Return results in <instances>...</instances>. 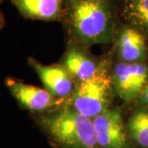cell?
Instances as JSON below:
<instances>
[{
  "label": "cell",
  "mask_w": 148,
  "mask_h": 148,
  "mask_svg": "<svg viewBox=\"0 0 148 148\" xmlns=\"http://www.w3.org/2000/svg\"><path fill=\"white\" fill-rule=\"evenodd\" d=\"M119 8L117 0H67L63 22L78 42L108 43L116 31Z\"/></svg>",
  "instance_id": "6da1fadb"
},
{
  "label": "cell",
  "mask_w": 148,
  "mask_h": 148,
  "mask_svg": "<svg viewBox=\"0 0 148 148\" xmlns=\"http://www.w3.org/2000/svg\"><path fill=\"white\" fill-rule=\"evenodd\" d=\"M38 123L63 148H97L92 119L72 106L51 114L37 115Z\"/></svg>",
  "instance_id": "7a4b0ae2"
},
{
  "label": "cell",
  "mask_w": 148,
  "mask_h": 148,
  "mask_svg": "<svg viewBox=\"0 0 148 148\" xmlns=\"http://www.w3.org/2000/svg\"><path fill=\"white\" fill-rule=\"evenodd\" d=\"M114 90L112 77L100 66L96 73L79 82L71 95L72 107L91 119L110 109Z\"/></svg>",
  "instance_id": "3957f363"
},
{
  "label": "cell",
  "mask_w": 148,
  "mask_h": 148,
  "mask_svg": "<svg viewBox=\"0 0 148 148\" xmlns=\"http://www.w3.org/2000/svg\"><path fill=\"white\" fill-rule=\"evenodd\" d=\"M112 81L114 90L124 101H132L140 95L147 83L148 68L143 63L120 62L114 67Z\"/></svg>",
  "instance_id": "277c9868"
},
{
  "label": "cell",
  "mask_w": 148,
  "mask_h": 148,
  "mask_svg": "<svg viewBox=\"0 0 148 148\" xmlns=\"http://www.w3.org/2000/svg\"><path fill=\"white\" fill-rule=\"evenodd\" d=\"M5 85L18 105L32 113H43L63 101L46 89L27 84L15 77H7Z\"/></svg>",
  "instance_id": "5b68a950"
},
{
  "label": "cell",
  "mask_w": 148,
  "mask_h": 148,
  "mask_svg": "<svg viewBox=\"0 0 148 148\" xmlns=\"http://www.w3.org/2000/svg\"><path fill=\"white\" fill-rule=\"evenodd\" d=\"M99 148H127V138L121 111L108 109L92 119Z\"/></svg>",
  "instance_id": "8992f818"
},
{
  "label": "cell",
  "mask_w": 148,
  "mask_h": 148,
  "mask_svg": "<svg viewBox=\"0 0 148 148\" xmlns=\"http://www.w3.org/2000/svg\"><path fill=\"white\" fill-rule=\"evenodd\" d=\"M27 62L39 76L45 89L57 99L64 100L73 93V77L64 66L45 65L34 58H28Z\"/></svg>",
  "instance_id": "52a82bcc"
},
{
  "label": "cell",
  "mask_w": 148,
  "mask_h": 148,
  "mask_svg": "<svg viewBox=\"0 0 148 148\" xmlns=\"http://www.w3.org/2000/svg\"><path fill=\"white\" fill-rule=\"evenodd\" d=\"M26 19L64 21L67 0H10Z\"/></svg>",
  "instance_id": "ba28073f"
},
{
  "label": "cell",
  "mask_w": 148,
  "mask_h": 148,
  "mask_svg": "<svg viewBox=\"0 0 148 148\" xmlns=\"http://www.w3.org/2000/svg\"><path fill=\"white\" fill-rule=\"evenodd\" d=\"M118 31L117 47L122 62L142 63L147 55L145 35L124 22Z\"/></svg>",
  "instance_id": "9c48e42d"
},
{
  "label": "cell",
  "mask_w": 148,
  "mask_h": 148,
  "mask_svg": "<svg viewBox=\"0 0 148 148\" xmlns=\"http://www.w3.org/2000/svg\"><path fill=\"white\" fill-rule=\"evenodd\" d=\"M119 16L123 22L148 36V0H121Z\"/></svg>",
  "instance_id": "30bf717a"
},
{
  "label": "cell",
  "mask_w": 148,
  "mask_h": 148,
  "mask_svg": "<svg viewBox=\"0 0 148 148\" xmlns=\"http://www.w3.org/2000/svg\"><path fill=\"white\" fill-rule=\"evenodd\" d=\"M64 67L78 82L93 77L100 68L92 58L75 48L69 49L66 53Z\"/></svg>",
  "instance_id": "8fae6325"
},
{
  "label": "cell",
  "mask_w": 148,
  "mask_h": 148,
  "mask_svg": "<svg viewBox=\"0 0 148 148\" xmlns=\"http://www.w3.org/2000/svg\"><path fill=\"white\" fill-rule=\"evenodd\" d=\"M128 131L132 138L143 147L148 148V109L134 111L128 121Z\"/></svg>",
  "instance_id": "7c38bea8"
},
{
  "label": "cell",
  "mask_w": 148,
  "mask_h": 148,
  "mask_svg": "<svg viewBox=\"0 0 148 148\" xmlns=\"http://www.w3.org/2000/svg\"><path fill=\"white\" fill-rule=\"evenodd\" d=\"M141 100L144 105L148 106V86H146V88L144 89L143 93L141 94Z\"/></svg>",
  "instance_id": "4fadbf2b"
},
{
  "label": "cell",
  "mask_w": 148,
  "mask_h": 148,
  "mask_svg": "<svg viewBox=\"0 0 148 148\" xmlns=\"http://www.w3.org/2000/svg\"><path fill=\"white\" fill-rule=\"evenodd\" d=\"M3 0H0V31L5 26V18H4L3 12L2 11V8H1V6L3 4Z\"/></svg>",
  "instance_id": "5bb4252c"
}]
</instances>
